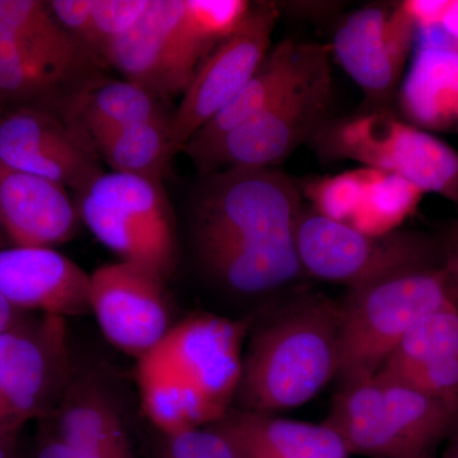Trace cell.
I'll return each instance as SVG.
<instances>
[{
    "label": "cell",
    "instance_id": "7c38bea8",
    "mask_svg": "<svg viewBox=\"0 0 458 458\" xmlns=\"http://www.w3.org/2000/svg\"><path fill=\"white\" fill-rule=\"evenodd\" d=\"M417 40L418 27L403 3L358 9L337 27L334 53L363 90L364 110L391 111Z\"/></svg>",
    "mask_w": 458,
    "mask_h": 458
},
{
    "label": "cell",
    "instance_id": "d6986e66",
    "mask_svg": "<svg viewBox=\"0 0 458 458\" xmlns=\"http://www.w3.org/2000/svg\"><path fill=\"white\" fill-rule=\"evenodd\" d=\"M212 427L228 439L238 458H351L339 434L325 421L232 408Z\"/></svg>",
    "mask_w": 458,
    "mask_h": 458
},
{
    "label": "cell",
    "instance_id": "d6a6232c",
    "mask_svg": "<svg viewBox=\"0 0 458 458\" xmlns=\"http://www.w3.org/2000/svg\"><path fill=\"white\" fill-rule=\"evenodd\" d=\"M442 267L450 282L458 304V221L451 225L441 240Z\"/></svg>",
    "mask_w": 458,
    "mask_h": 458
},
{
    "label": "cell",
    "instance_id": "7402d4cb",
    "mask_svg": "<svg viewBox=\"0 0 458 458\" xmlns=\"http://www.w3.org/2000/svg\"><path fill=\"white\" fill-rule=\"evenodd\" d=\"M155 95L131 81H99L65 101L63 120L87 143L131 123L167 119Z\"/></svg>",
    "mask_w": 458,
    "mask_h": 458
},
{
    "label": "cell",
    "instance_id": "4fadbf2b",
    "mask_svg": "<svg viewBox=\"0 0 458 458\" xmlns=\"http://www.w3.org/2000/svg\"><path fill=\"white\" fill-rule=\"evenodd\" d=\"M164 283L155 271L123 260L90 274L89 313L108 342L135 360L174 325Z\"/></svg>",
    "mask_w": 458,
    "mask_h": 458
},
{
    "label": "cell",
    "instance_id": "8992f818",
    "mask_svg": "<svg viewBox=\"0 0 458 458\" xmlns=\"http://www.w3.org/2000/svg\"><path fill=\"white\" fill-rule=\"evenodd\" d=\"M78 212L99 242L123 261L164 279L174 270L176 228L162 181L101 172L81 191Z\"/></svg>",
    "mask_w": 458,
    "mask_h": 458
},
{
    "label": "cell",
    "instance_id": "cb8c5ba5",
    "mask_svg": "<svg viewBox=\"0 0 458 458\" xmlns=\"http://www.w3.org/2000/svg\"><path fill=\"white\" fill-rule=\"evenodd\" d=\"M170 120L167 117L122 126L93 138L89 146L113 172L162 181L172 157L176 155L172 147Z\"/></svg>",
    "mask_w": 458,
    "mask_h": 458
},
{
    "label": "cell",
    "instance_id": "f546056e",
    "mask_svg": "<svg viewBox=\"0 0 458 458\" xmlns=\"http://www.w3.org/2000/svg\"><path fill=\"white\" fill-rule=\"evenodd\" d=\"M376 376L409 386L458 409V358L427 361Z\"/></svg>",
    "mask_w": 458,
    "mask_h": 458
},
{
    "label": "cell",
    "instance_id": "484cf974",
    "mask_svg": "<svg viewBox=\"0 0 458 458\" xmlns=\"http://www.w3.org/2000/svg\"><path fill=\"white\" fill-rule=\"evenodd\" d=\"M458 358V304L452 303L420 319L378 373Z\"/></svg>",
    "mask_w": 458,
    "mask_h": 458
},
{
    "label": "cell",
    "instance_id": "3957f363",
    "mask_svg": "<svg viewBox=\"0 0 458 458\" xmlns=\"http://www.w3.org/2000/svg\"><path fill=\"white\" fill-rule=\"evenodd\" d=\"M342 303L307 298L261 327L242 361L233 408H297L337 377Z\"/></svg>",
    "mask_w": 458,
    "mask_h": 458
},
{
    "label": "cell",
    "instance_id": "9c48e42d",
    "mask_svg": "<svg viewBox=\"0 0 458 458\" xmlns=\"http://www.w3.org/2000/svg\"><path fill=\"white\" fill-rule=\"evenodd\" d=\"M66 319L27 313L0 333V427H25L53 411L71 378Z\"/></svg>",
    "mask_w": 458,
    "mask_h": 458
},
{
    "label": "cell",
    "instance_id": "836d02e7",
    "mask_svg": "<svg viewBox=\"0 0 458 458\" xmlns=\"http://www.w3.org/2000/svg\"><path fill=\"white\" fill-rule=\"evenodd\" d=\"M33 458H99L56 441L42 430L33 448Z\"/></svg>",
    "mask_w": 458,
    "mask_h": 458
},
{
    "label": "cell",
    "instance_id": "ac0fdd59",
    "mask_svg": "<svg viewBox=\"0 0 458 458\" xmlns=\"http://www.w3.org/2000/svg\"><path fill=\"white\" fill-rule=\"evenodd\" d=\"M327 60L328 50L322 45L293 40L280 42L267 54L240 95L207 123L183 150L191 159L200 155L229 131L294 89Z\"/></svg>",
    "mask_w": 458,
    "mask_h": 458
},
{
    "label": "cell",
    "instance_id": "44dd1931",
    "mask_svg": "<svg viewBox=\"0 0 458 458\" xmlns=\"http://www.w3.org/2000/svg\"><path fill=\"white\" fill-rule=\"evenodd\" d=\"M325 423L339 434L351 456L409 458L376 377L342 386Z\"/></svg>",
    "mask_w": 458,
    "mask_h": 458
},
{
    "label": "cell",
    "instance_id": "f1b7e54d",
    "mask_svg": "<svg viewBox=\"0 0 458 458\" xmlns=\"http://www.w3.org/2000/svg\"><path fill=\"white\" fill-rule=\"evenodd\" d=\"M149 4L150 0H92L83 44L104 54L110 42L137 25Z\"/></svg>",
    "mask_w": 458,
    "mask_h": 458
},
{
    "label": "cell",
    "instance_id": "52a82bcc",
    "mask_svg": "<svg viewBox=\"0 0 458 458\" xmlns=\"http://www.w3.org/2000/svg\"><path fill=\"white\" fill-rule=\"evenodd\" d=\"M295 245L304 273L360 288L421 267H442L441 241L412 231L369 234L316 212H302Z\"/></svg>",
    "mask_w": 458,
    "mask_h": 458
},
{
    "label": "cell",
    "instance_id": "603a6c76",
    "mask_svg": "<svg viewBox=\"0 0 458 458\" xmlns=\"http://www.w3.org/2000/svg\"><path fill=\"white\" fill-rule=\"evenodd\" d=\"M0 36L80 72L89 60V47L60 25L47 2L0 0Z\"/></svg>",
    "mask_w": 458,
    "mask_h": 458
},
{
    "label": "cell",
    "instance_id": "277c9868",
    "mask_svg": "<svg viewBox=\"0 0 458 458\" xmlns=\"http://www.w3.org/2000/svg\"><path fill=\"white\" fill-rule=\"evenodd\" d=\"M342 303V386L373 378L410 330L427 315L457 303L442 267L403 271L349 289Z\"/></svg>",
    "mask_w": 458,
    "mask_h": 458
},
{
    "label": "cell",
    "instance_id": "5bb4252c",
    "mask_svg": "<svg viewBox=\"0 0 458 458\" xmlns=\"http://www.w3.org/2000/svg\"><path fill=\"white\" fill-rule=\"evenodd\" d=\"M0 164L78 191L101 174L95 150L64 120L25 104L0 110Z\"/></svg>",
    "mask_w": 458,
    "mask_h": 458
},
{
    "label": "cell",
    "instance_id": "e0dca14e",
    "mask_svg": "<svg viewBox=\"0 0 458 458\" xmlns=\"http://www.w3.org/2000/svg\"><path fill=\"white\" fill-rule=\"evenodd\" d=\"M42 430L56 441L99 458H134L120 410L101 382L72 373Z\"/></svg>",
    "mask_w": 458,
    "mask_h": 458
},
{
    "label": "cell",
    "instance_id": "83f0119b",
    "mask_svg": "<svg viewBox=\"0 0 458 458\" xmlns=\"http://www.w3.org/2000/svg\"><path fill=\"white\" fill-rule=\"evenodd\" d=\"M251 7L245 0H183L186 22L212 51L236 31Z\"/></svg>",
    "mask_w": 458,
    "mask_h": 458
},
{
    "label": "cell",
    "instance_id": "ba28073f",
    "mask_svg": "<svg viewBox=\"0 0 458 458\" xmlns=\"http://www.w3.org/2000/svg\"><path fill=\"white\" fill-rule=\"evenodd\" d=\"M333 77L325 62L260 114L194 157L204 172L231 167H273L316 137L331 119Z\"/></svg>",
    "mask_w": 458,
    "mask_h": 458
},
{
    "label": "cell",
    "instance_id": "9a60e30c",
    "mask_svg": "<svg viewBox=\"0 0 458 458\" xmlns=\"http://www.w3.org/2000/svg\"><path fill=\"white\" fill-rule=\"evenodd\" d=\"M90 276L50 247L0 246V295L23 313H89Z\"/></svg>",
    "mask_w": 458,
    "mask_h": 458
},
{
    "label": "cell",
    "instance_id": "74e56055",
    "mask_svg": "<svg viewBox=\"0 0 458 458\" xmlns=\"http://www.w3.org/2000/svg\"><path fill=\"white\" fill-rule=\"evenodd\" d=\"M448 445L445 448L442 458H458V423L454 427V432L448 437Z\"/></svg>",
    "mask_w": 458,
    "mask_h": 458
},
{
    "label": "cell",
    "instance_id": "d590c367",
    "mask_svg": "<svg viewBox=\"0 0 458 458\" xmlns=\"http://www.w3.org/2000/svg\"><path fill=\"white\" fill-rule=\"evenodd\" d=\"M441 29L450 40L451 47L458 50V0H452Z\"/></svg>",
    "mask_w": 458,
    "mask_h": 458
},
{
    "label": "cell",
    "instance_id": "7a4b0ae2",
    "mask_svg": "<svg viewBox=\"0 0 458 458\" xmlns=\"http://www.w3.org/2000/svg\"><path fill=\"white\" fill-rule=\"evenodd\" d=\"M246 321L197 313L137 360L141 408L162 434L212 426L233 408Z\"/></svg>",
    "mask_w": 458,
    "mask_h": 458
},
{
    "label": "cell",
    "instance_id": "2e32d148",
    "mask_svg": "<svg viewBox=\"0 0 458 458\" xmlns=\"http://www.w3.org/2000/svg\"><path fill=\"white\" fill-rule=\"evenodd\" d=\"M78 216L65 186L0 164V223L11 245L54 249L74 236Z\"/></svg>",
    "mask_w": 458,
    "mask_h": 458
},
{
    "label": "cell",
    "instance_id": "e575fe53",
    "mask_svg": "<svg viewBox=\"0 0 458 458\" xmlns=\"http://www.w3.org/2000/svg\"><path fill=\"white\" fill-rule=\"evenodd\" d=\"M22 427H0V458H21Z\"/></svg>",
    "mask_w": 458,
    "mask_h": 458
},
{
    "label": "cell",
    "instance_id": "30bf717a",
    "mask_svg": "<svg viewBox=\"0 0 458 458\" xmlns=\"http://www.w3.org/2000/svg\"><path fill=\"white\" fill-rule=\"evenodd\" d=\"M279 18L276 3L252 5L243 22L212 51L195 72L170 120L174 153L232 104L269 54Z\"/></svg>",
    "mask_w": 458,
    "mask_h": 458
},
{
    "label": "cell",
    "instance_id": "8d00e7d4",
    "mask_svg": "<svg viewBox=\"0 0 458 458\" xmlns=\"http://www.w3.org/2000/svg\"><path fill=\"white\" fill-rule=\"evenodd\" d=\"M27 313L17 311L11 304L5 302L0 295V333L17 324Z\"/></svg>",
    "mask_w": 458,
    "mask_h": 458
},
{
    "label": "cell",
    "instance_id": "6da1fadb",
    "mask_svg": "<svg viewBox=\"0 0 458 458\" xmlns=\"http://www.w3.org/2000/svg\"><path fill=\"white\" fill-rule=\"evenodd\" d=\"M302 194L273 167L216 172L199 191L194 238L204 267L223 285L259 294L288 284L303 273L295 229Z\"/></svg>",
    "mask_w": 458,
    "mask_h": 458
},
{
    "label": "cell",
    "instance_id": "1f68e13d",
    "mask_svg": "<svg viewBox=\"0 0 458 458\" xmlns=\"http://www.w3.org/2000/svg\"><path fill=\"white\" fill-rule=\"evenodd\" d=\"M452 0H406L403 8L418 27V32L441 29Z\"/></svg>",
    "mask_w": 458,
    "mask_h": 458
},
{
    "label": "cell",
    "instance_id": "f35d334b",
    "mask_svg": "<svg viewBox=\"0 0 458 458\" xmlns=\"http://www.w3.org/2000/svg\"><path fill=\"white\" fill-rule=\"evenodd\" d=\"M9 245V241L7 236H5L4 229L2 227V223H0V246Z\"/></svg>",
    "mask_w": 458,
    "mask_h": 458
},
{
    "label": "cell",
    "instance_id": "4316f807",
    "mask_svg": "<svg viewBox=\"0 0 458 458\" xmlns=\"http://www.w3.org/2000/svg\"><path fill=\"white\" fill-rule=\"evenodd\" d=\"M364 188V167L335 176L304 181L301 194L313 205V212L333 221L351 225Z\"/></svg>",
    "mask_w": 458,
    "mask_h": 458
},
{
    "label": "cell",
    "instance_id": "5b68a950",
    "mask_svg": "<svg viewBox=\"0 0 458 458\" xmlns=\"http://www.w3.org/2000/svg\"><path fill=\"white\" fill-rule=\"evenodd\" d=\"M327 162L354 161L458 205V152L391 111L330 119L311 140Z\"/></svg>",
    "mask_w": 458,
    "mask_h": 458
},
{
    "label": "cell",
    "instance_id": "4dcf8cb0",
    "mask_svg": "<svg viewBox=\"0 0 458 458\" xmlns=\"http://www.w3.org/2000/svg\"><path fill=\"white\" fill-rule=\"evenodd\" d=\"M161 458H238L236 451L212 426L165 434Z\"/></svg>",
    "mask_w": 458,
    "mask_h": 458
},
{
    "label": "cell",
    "instance_id": "ffe728a7",
    "mask_svg": "<svg viewBox=\"0 0 458 458\" xmlns=\"http://www.w3.org/2000/svg\"><path fill=\"white\" fill-rule=\"evenodd\" d=\"M396 101L403 120L421 131L458 128V50L419 45Z\"/></svg>",
    "mask_w": 458,
    "mask_h": 458
},
{
    "label": "cell",
    "instance_id": "d4e9b609",
    "mask_svg": "<svg viewBox=\"0 0 458 458\" xmlns=\"http://www.w3.org/2000/svg\"><path fill=\"white\" fill-rule=\"evenodd\" d=\"M424 194L408 181L364 167V188L351 227L369 234L396 231L415 212Z\"/></svg>",
    "mask_w": 458,
    "mask_h": 458
},
{
    "label": "cell",
    "instance_id": "8fae6325",
    "mask_svg": "<svg viewBox=\"0 0 458 458\" xmlns=\"http://www.w3.org/2000/svg\"><path fill=\"white\" fill-rule=\"evenodd\" d=\"M102 55L126 81L165 98L185 92L209 51L183 20V0H150L137 25Z\"/></svg>",
    "mask_w": 458,
    "mask_h": 458
}]
</instances>
